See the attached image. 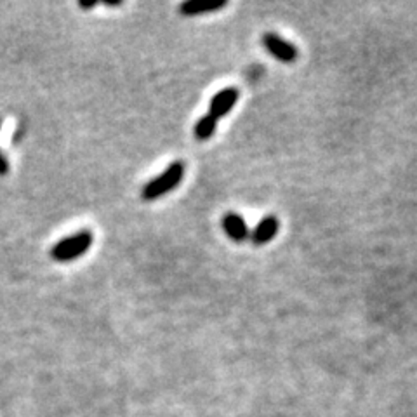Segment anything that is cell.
<instances>
[{
    "label": "cell",
    "mask_w": 417,
    "mask_h": 417,
    "mask_svg": "<svg viewBox=\"0 0 417 417\" xmlns=\"http://www.w3.org/2000/svg\"><path fill=\"white\" fill-rule=\"evenodd\" d=\"M184 169H186L184 162H173L160 176H157L155 179L148 181V183L144 184L143 190H141V197H143L144 200H148V202H151V200H157L166 195V193L173 192L174 188L179 186L181 181H183Z\"/></svg>",
    "instance_id": "1"
},
{
    "label": "cell",
    "mask_w": 417,
    "mask_h": 417,
    "mask_svg": "<svg viewBox=\"0 0 417 417\" xmlns=\"http://www.w3.org/2000/svg\"><path fill=\"white\" fill-rule=\"evenodd\" d=\"M92 240H94L92 231L82 229L79 233L61 238L58 244H54L53 249H51V257L58 263H68V261L79 260L80 256H84L89 251Z\"/></svg>",
    "instance_id": "2"
},
{
    "label": "cell",
    "mask_w": 417,
    "mask_h": 417,
    "mask_svg": "<svg viewBox=\"0 0 417 417\" xmlns=\"http://www.w3.org/2000/svg\"><path fill=\"white\" fill-rule=\"evenodd\" d=\"M261 44H263L264 49L275 58V60L282 61V63H294L299 56V51H297L296 45L292 42L286 40L280 35L273 34V31H266V34L261 37Z\"/></svg>",
    "instance_id": "3"
},
{
    "label": "cell",
    "mask_w": 417,
    "mask_h": 417,
    "mask_svg": "<svg viewBox=\"0 0 417 417\" xmlns=\"http://www.w3.org/2000/svg\"><path fill=\"white\" fill-rule=\"evenodd\" d=\"M238 98H240V92H238L237 87H225V89H221L212 96L211 103H209V112L207 113L211 117H214L216 121H219V118L226 117L231 112V108L237 105Z\"/></svg>",
    "instance_id": "4"
},
{
    "label": "cell",
    "mask_w": 417,
    "mask_h": 417,
    "mask_svg": "<svg viewBox=\"0 0 417 417\" xmlns=\"http://www.w3.org/2000/svg\"><path fill=\"white\" fill-rule=\"evenodd\" d=\"M278 229H280V221L275 216H264L257 223L256 228L249 233V238H251V242L254 245H264L273 240L275 235L278 233Z\"/></svg>",
    "instance_id": "5"
},
{
    "label": "cell",
    "mask_w": 417,
    "mask_h": 417,
    "mask_svg": "<svg viewBox=\"0 0 417 417\" xmlns=\"http://www.w3.org/2000/svg\"><path fill=\"white\" fill-rule=\"evenodd\" d=\"M221 226L225 229V233L228 235L229 240L233 242H244L249 238V226L245 219L237 212H228L221 218Z\"/></svg>",
    "instance_id": "6"
},
{
    "label": "cell",
    "mask_w": 417,
    "mask_h": 417,
    "mask_svg": "<svg viewBox=\"0 0 417 417\" xmlns=\"http://www.w3.org/2000/svg\"><path fill=\"white\" fill-rule=\"evenodd\" d=\"M226 8V0H188V2H183L179 5L177 11L183 16H199L203 12H216L219 9Z\"/></svg>",
    "instance_id": "7"
},
{
    "label": "cell",
    "mask_w": 417,
    "mask_h": 417,
    "mask_svg": "<svg viewBox=\"0 0 417 417\" xmlns=\"http://www.w3.org/2000/svg\"><path fill=\"white\" fill-rule=\"evenodd\" d=\"M216 127H218V121L214 117H211L209 113H205L202 118H199V122L195 124V129H193V134L199 141H207L214 136Z\"/></svg>",
    "instance_id": "8"
},
{
    "label": "cell",
    "mask_w": 417,
    "mask_h": 417,
    "mask_svg": "<svg viewBox=\"0 0 417 417\" xmlns=\"http://www.w3.org/2000/svg\"><path fill=\"white\" fill-rule=\"evenodd\" d=\"M0 129H2V118H0ZM9 173V160L5 158V155L0 151V176Z\"/></svg>",
    "instance_id": "9"
},
{
    "label": "cell",
    "mask_w": 417,
    "mask_h": 417,
    "mask_svg": "<svg viewBox=\"0 0 417 417\" xmlns=\"http://www.w3.org/2000/svg\"><path fill=\"white\" fill-rule=\"evenodd\" d=\"M98 4H99L98 0H94V2H84V0H80V2H79V8H80V9H86V11H89V9L96 8V5H98Z\"/></svg>",
    "instance_id": "10"
},
{
    "label": "cell",
    "mask_w": 417,
    "mask_h": 417,
    "mask_svg": "<svg viewBox=\"0 0 417 417\" xmlns=\"http://www.w3.org/2000/svg\"><path fill=\"white\" fill-rule=\"evenodd\" d=\"M103 4L108 5V8H110V5H121L122 2H121V0H106V2H103Z\"/></svg>",
    "instance_id": "11"
}]
</instances>
